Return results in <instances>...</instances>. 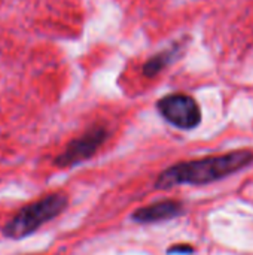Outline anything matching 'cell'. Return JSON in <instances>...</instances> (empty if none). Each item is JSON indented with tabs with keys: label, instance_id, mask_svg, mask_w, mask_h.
Listing matches in <instances>:
<instances>
[{
	"label": "cell",
	"instance_id": "277c9868",
	"mask_svg": "<svg viewBox=\"0 0 253 255\" xmlns=\"http://www.w3.org/2000/svg\"><path fill=\"white\" fill-rule=\"evenodd\" d=\"M107 139V130L101 126H95L89 128L85 134H82L78 139H73L64 149L63 154H60L55 158L57 167H72L76 166L88 158H91L97 149L106 142Z\"/></svg>",
	"mask_w": 253,
	"mask_h": 255
},
{
	"label": "cell",
	"instance_id": "52a82bcc",
	"mask_svg": "<svg viewBox=\"0 0 253 255\" xmlns=\"http://www.w3.org/2000/svg\"><path fill=\"white\" fill-rule=\"evenodd\" d=\"M169 254H192L194 253V248L191 245H186V244H182V245H174L171 248L167 250Z\"/></svg>",
	"mask_w": 253,
	"mask_h": 255
},
{
	"label": "cell",
	"instance_id": "8992f818",
	"mask_svg": "<svg viewBox=\"0 0 253 255\" xmlns=\"http://www.w3.org/2000/svg\"><path fill=\"white\" fill-rule=\"evenodd\" d=\"M177 52H179V45L167 49V51H163L161 54L152 57L151 60H148L143 66V73L148 76V78H152L155 75H158L166 66H169L176 57H177Z\"/></svg>",
	"mask_w": 253,
	"mask_h": 255
},
{
	"label": "cell",
	"instance_id": "6da1fadb",
	"mask_svg": "<svg viewBox=\"0 0 253 255\" xmlns=\"http://www.w3.org/2000/svg\"><path fill=\"white\" fill-rule=\"evenodd\" d=\"M253 160L251 151L240 149L224 155L207 157L201 160L177 163L166 169L155 182L158 190H169L174 185H206L221 181L240 169L246 167Z\"/></svg>",
	"mask_w": 253,
	"mask_h": 255
},
{
	"label": "cell",
	"instance_id": "5b68a950",
	"mask_svg": "<svg viewBox=\"0 0 253 255\" xmlns=\"http://www.w3.org/2000/svg\"><path fill=\"white\" fill-rule=\"evenodd\" d=\"M183 212V206L180 202L176 200H163L157 202L148 206H143L137 209L131 218L134 223L140 224H154V223H161V221H169L176 217H179Z\"/></svg>",
	"mask_w": 253,
	"mask_h": 255
},
{
	"label": "cell",
	"instance_id": "7a4b0ae2",
	"mask_svg": "<svg viewBox=\"0 0 253 255\" xmlns=\"http://www.w3.org/2000/svg\"><path fill=\"white\" fill-rule=\"evenodd\" d=\"M67 196L61 193H54L34 203H30L6 223L3 227V235L9 239L27 238L43 224L58 217L67 208Z\"/></svg>",
	"mask_w": 253,
	"mask_h": 255
},
{
	"label": "cell",
	"instance_id": "3957f363",
	"mask_svg": "<svg viewBox=\"0 0 253 255\" xmlns=\"http://www.w3.org/2000/svg\"><path fill=\"white\" fill-rule=\"evenodd\" d=\"M157 108L163 118L182 130H192L201 123L198 103L186 94H170L163 97Z\"/></svg>",
	"mask_w": 253,
	"mask_h": 255
}]
</instances>
